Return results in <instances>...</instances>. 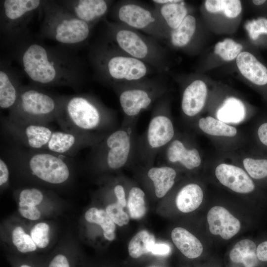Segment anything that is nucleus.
<instances>
[{"instance_id":"f257e3e1","label":"nucleus","mask_w":267,"mask_h":267,"mask_svg":"<svg viewBox=\"0 0 267 267\" xmlns=\"http://www.w3.org/2000/svg\"><path fill=\"white\" fill-rule=\"evenodd\" d=\"M13 44V57L33 85L67 86L75 90L81 85L83 65L73 49L48 46L29 35Z\"/></svg>"},{"instance_id":"f03ea898","label":"nucleus","mask_w":267,"mask_h":267,"mask_svg":"<svg viewBox=\"0 0 267 267\" xmlns=\"http://www.w3.org/2000/svg\"><path fill=\"white\" fill-rule=\"evenodd\" d=\"M56 121L61 130L100 139L117 127L113 112L84 94L62 95Z\"/></svg>"},{"instance_id":"7ed1b4c3","label":"nucleus","mask_w":267,"mask_h":267,"mask_svg":"<svg viewBox=\"0 0 267 267\" xmlns=\"http://www.w3.org/2000/svg\"><path fill=\"white\" fill-rule=\"evenodd\" d=\"M40 35L74 49L86 41L90 26L79 19L57 1L45 0Z\"/></svg>"},{"instance_id":"20e7f679","label":"nucleus","mask_w":267,"mask_h":267,"mask_svg":"<svg viewBox=\"0 0 267 267\" xmlns=\"http://www.w3.org/2000/svg\"><path fill=\"white\" fill-rule=\"evenodd\" d=\"M135 125L121 124L92 146L88 162L104 170H117L135 157Z\"/></svg>"},{"instance_id":"39448f33","label":"nucleus","mask_w":267,"mask_h":267,"mask_svg":"<svg viewBox=\"0 0 267 267\" xmlns=\"http://www.w3.org/2000/svg\"><path fill=\"white\" fill-rule=\"evenodd\" d=\"M8 159V162L47 183L62 184L70 178V161L67 157L47 150L16 147L9 151Z\"/></svg>"},{"instance_id":"423d86ee","label":"nucleus","mask_w":267,"mask_h":267,"mask_svg":"<svg viewBox=\"0 0 267 267\" xmlns=\"http://www.w3.org/2000/svg\"><path fill=\"white\" fill-rule=\"evenodd\" d=\"M62 95H55L33 86H22L18 100L9 111V120L44 125L56 121Z\"/></svg>"},{"instance_id":"0eeeda50","label":"nucleus","mask_w":267,"mask_h":267,"mask_svg":"<svg viewBox=\"0 0 267 267\" xmlns=\"http://www.w3.org/2000/svg\"><path fill=\"white\" fill-rule=\"evenodd\" d=\"M44 2L41 0H1V33L12 44L28 36V25L34 15L41 12Z\"/></svg>"},{"instance_id":"6e6552de","label":"nucleus","mask_w":267,"mask_h":267,"mask_svg":"<svg viewBox=\"0 0 267 267\" xmlns=\"http://www.w3.org/2000/svg\"><path fill=\"white\" fill-rule=\"evenodd\" d=\"M173 122L170 117L159 110L152 116L144 133L137 138L135 157L151 165L157 156L173 140Z\"/></svg>"},{"instance_id":"1a4fd4ad","label":"nucleus","mask_w":267,"mask_h":267,"mask_svg":"<svg viewBox=\"0 0 267 267\" xmlns=\"http://www.w3.org/2000/svg\"><path fill=\"white\" fill-rule=\"evenodd\" d=\"M2 123L4 131L12 139L30 150H46L54 131L49 125L17 123L6 117Z\"/></svg>"},{"instance_id":"9d476101","label":"nucleus","mask_w":267,"mask_h":267,"mask_svg":"<svg viewBox=\"0 0 267 267\" xmlns=\"http://www.w3.org/2000/svg\"><path fill=\"white\" fill-rule=\"evenodd\" d=\"M99 52L96 53L94 58L97 68L112 79L138 80L146 74L145 65L138 59L122 56H109Z\"/></svg>"},{"instance_id":"9b49d317","label":"nucleus","mask_w":267,"mask_h":267,"mask_svg":"<svg viewBox=\"0 0 267 267\" xmlns=\"http://www.w3.org/2000/svg\"><path fill=\"white\" fill-rule=\"evenodd\" d=\"M101 139L63 130L54 131L46 150L66 157H72L81 149L91 147Z\"/></svg>"},{"instance_id":"f8f14e48","label":"nucleus","mask_w":267,"mask_h":267,"mask_svg":"<svg viewBox=\"0 0 267 267\" xmlns=\"http://www.w3.org/2000/svg\"><path fill=\"white\" fill-rule=\"evenodd\" d=\"M119 102L124 114L122 124H136L139 114L151 105L153 97L146 89L140 88L127 89L120 93Z\"/></svg>"},{"instance_id":"ddd939ff","label":"nucleus","mask_w":267,"mask_h":267,"mask_svg":"<svg viewBox=\"0 0 267 267\" xmlns=\"http://www.w3.org/2000/svg\"><path fill=\"white\" fill-rule=\"evenodd\" d=\"M215 175L222 185L234 192L248 193L255 189V184L249 175L237 166L221 164L216 168Z\"/></svg>"},{"instance_id":"4468645a","label":"nucleus","mask_w":267,"mask_h":267,"mask_svg":"<svg viewBox=\"0 0 267 267\" xmlns=\"http://www.w3.org/2000/svg\"><path fill=\"white\" fill-rule=\"evenodd\" d=\"M209 230L214 235H219L228 240L240 230V221L225 208L216 206L211 208L207 214Z\"/></svg>"},{"instance_id":"2eb2a0df","label":"nucleus","mask_w":267,"mask_h":267,"mask_svg":"<svg viewBox=\"0 0 267 267\" xmlns=\"http://www.w3.org/2000/svg\"><path fill=\"white\" fill-rule=\"evenodd\" d=\"M57 2L90 26L104 15L108 7L107 2L104 0H66Z\"/></svg>"},{"instance_id":"dca6fc26","label":"nucleus","mask_w":267,"mask_h":267,"mask_svg":"<svg viewBox=\"0 0 267 267\" xmlns=\"http://www.w3.org/2000/svg\"><path fill=\"white\" fill-rule=\"evenodd\" d=\"M162 153L166 162L172 164H179L187 170L196 168L201 163L198 150L187 147L179 139L174 138L160 153Z\"/></svg>"},{"instance_id":"f3484780","label":"nucleus","mask_w":267,"mask_h":267,"mask_svg":"<svg viewBox=\"0 0 267 267\" xmlns=\"http://www.w3.org/2000/svg\"><path fill=\"white\" fill-rule=\"evenodd\" d=\"M23 85L18 75L7 64L1 62L0 70V107L11 110L16 103Z\"/></svg>"},{"instance_id":"a211bd4d","label":"nucleus","mask_w":267,"mask_h":267,"mask_svg":"<svg viewBox=\"0 0 267 267\" xmlns=\"http://www.w3.org/2000/svg\"><path fill=\"white\" fill-rule=\"evenodd\" d=\"M236 64L241 74L253 84L267 86V67L254 54L240 52L236 57Z\"/></svg>"},{"instance_id":"6ab92c4d","label":"nucleus","mask_w":267,"mask_h":267,"mask_svg":"<svg viewBox=\"0 0 267 267\" xmlns=\"http://www.w3.org/2000/svg\"><path fill=\"white\" fill-rule=\"evenodd\" d=\"M207 95V88L201 80H195L184 89L181 100V109L187 117L198 114L204 106Z\"/></svg>"},{"instance_id":"aec40b11","label":"nucleus","mask_w":267,"mask_h":267,"mask_svg":"<svg viewBox=\"0 0 267 267\" xmlns=\"http://www.w3.org/2000/svg\"><path fill=\"white\" fill-rule=\"evenodd\" d=\"M147 175L153 184L156 196L162 198L174 185L177 172L170 166H152L148 168Z\"/></svg>"},{"instance_id":"412c9836","label":"nucleus","mask_w":267,"mask_h":267,"mask_svg":"<svg viewBox=\"0 0 267 267\" xmlns=\"http://www.w3.org/2000/svg\"><path fill=\"white\" fill-rule=\"evenodd\" d=\"M118 16L122 22L138 29L145 28L155 20L148 10L134 4L122 6L118 10Z\"/></svg>"},{"instance_id":"4be33fe9","label":"nucleus","mask_w":267,"mask_h":267,"mask_svg":"<svg viewBox=\"0 0 267 267\" xmlns=\"http://www.w3.org/2000/svg\"><path fill=\"white\" fill-rule=\"evenodd\" d=\"M172 239L181 253L187 258L195 259L202 253L203 248L201 242L186 229L175 228L171 233Z\"/></svg>"},{"instance_id":"5701e85b","label":"nucleus","mask_w":267,"mask_h":267,"mask_svg":"<svg viewBox=\"0 0 267 267\" xmlns=\"http://www.w3.org/2000/svg\"><path fill=\"white\" fill-rule=\"evenodd\" d=\"M115 40L119 47L132 57L145 58L148 48L144 41L135 33L128 30H120L115 35Z\"/></svg>"},{"instance_id":"b1692460","label":"nucleus","mask_w":267,"mask_h":267,"mask_svg":"<svg viewBox=\"0 0 267 267\" xmlns=\"http://www.w3.org/2000/svg\"><path fill=\"white\" fill-rule=\"evenodd\" d=\"M203 192L196 183H189L182 187L176 198L178 209L183 213H189L196 210L201 204Z\"/></svg>"},{"instance_id":"393cba45","label":"nucleus","mask_w":267,"mask_h":267,"mask_svg":"<svg viewBox=\"0 0 267 267\" xmlns=\"http://www.w3.org/2000/svg\"><path fill=\"white\" fill-rule=\"evenodd\" d=\"M246 108L239 99L230 97L226 98L217 112L218 120L225 123H239L246 117Z\"/></svg>"},{"instance_id":"a878e982","label":"nucleus","mask_w":267,"mask_h":267,"mask_svg":"<svg viewBox=\"0 0 267 267\" xmlns=\"http://www.w3.org/2000/svg\"><path fill=\"white\" fill-rule=\"evenodd\" d=\"M198 124L202 131L210 135L233 137L237 132L234 127L211 116L200 118Z\"/></svg>"},{"instance_id":"bb28decb","label":"nucleus","mask_w":267,"mask_h":267,"mask_svg":"<svg viewBox=\"0 0 267 267\" xmlns=\"http://www.w3.org/2000/svg\"><path fill=\"white\" fill-rule=\"evenodd\" d=\"M155 243L154 235L146 230L136 234L131 240L128 245L129 254L136 259L144 254L150 252L152 246Z\"/></svg>"},{"instance_id":"cd10ccee","label":"nucleus","mask_w":267,"mask_h":267,"mask_svg":"<svg viewBox=\"0 0 267 267\" xmlns=\"http://www.w3.org/2000/svg\"><path fill=\"white\" fill-rule=\"evenodd\" d=\"M196 20L192 15H187L179 26L173 30L171 42L177 47L186 45L191 39L195 31Z\"/></svg>"},{"instance_id":"c85d7f7f","label":"nucleus","mask_w":267,"mask_h":267,"mask_svg":"<svg viewBox=\"0 0 267 267\" xmlns=\"http://www.w3.org/2000/svg\"><path fill=\"white\" fill-rule=\"evenodd\" d=\"M160 11L168 25L173 30L177 28L187 16V9L181 0L163 4Z\"/></svg>"},{"instance_id":"c756f323","label":"nucleus","mask_w":267,"mask_h":267,"mask_svg":"<svg viewBox=\"0 0 267 267\" xmlns=\"http://www.w3.org/2000/svg\"><path fill=\"white\" fill-rule=\"evenodd\" d=\"M205 5L208 11L211 13L222 11L229 18L236 17L242 10L241 3L239 0H207Z\"/></svg>"},{"instance_id":"7c9ffc66","label":"nucleus","mask_w":267,"mask_h":267,"mask_svg":"<svg viewBox=\"0 0 267 267\" xmlns=\"http://www.w3.org/2000/svg\"><path fill=\"white\" fill-rule=\"evenodd\" d=\"M145 193L139 187L134 186L129 191L127 206L130 217L133 219H139L146 213L144 200Z\"/></svg>"},{"instance_id":"2f4dec72","label":"nucleus","mask_w":267,"mask_h":267,"mask_svg":"<svg viewBox=\"0 0 267 267\" xmlns=\"http://www.w3.org/2000/svg\"><path fill=\"white\" fill-rule=\"evenodd\" d=\"M85 218L89 222L100 225L103 229V234L114 232L115 224L106 211L103 209L90 208L85 213Z\"/></svg>"},{"instance_id":"473e14b6","label":"nucleus","mask_w":267,"mask_h":267,"mask_svg":"<svg viewBox=\"0 0 267 267\" xmlns=\"http://www.w3.org/2000/svg\"><path fill=\"white\" fill-rule=\"evenodd\" d=\"M242 48L241 44L231 39L227 38L216 44L214 52L223 60L229 61L236 58Z\"/></svg>"},{"instance_id":"72a5a7b5","label":"nucleus","mask_w":267,"mask_h":267,"mask_svg":"<svg viewBox=\"0 0 267 267\" xmlns=\"http://www.w3.org/2000/svg\"><path fill=\"white\" fill-rule=\"evenodd\" d=\"M243 164L249 176L256 179L267 178V159L246 158Z\"/></svg>"},{"instance_id":"f704fd0d","label":"nucleus","mask_w":267,"mask_h":267,"mask_svg":"<svg viewBox=\"0 0 267 267\" xmlns=\"http://www.w3.org/2000/svg\"><path fill=\"white\" fill-rule=\"evenodd\" d=\"M12 240L17 250L23 253L35 251L37 245L31 235L26 233L21 226L16 227L12 232Z\"/></svg>"},{"instance_id":"c9c22d12","label":"nucleus","mask_w":267,"mask_h":267,"mask_svg":"<svg viewBox=\"0 0 267 267\" xmlns=\"http://www.w3.org/2000/svg\"><path fill=\"white\" fill-rule=\"evenodd\" d=\"M255 243L249 239H243L238 242L230 251L229 257L230 261L237 264L244 257L256 252Z\"/></svg>"},{"instance_id":"e433bc0d","label":"nucleus","mask_w":267,"mask_h":267,"mask_svg":"<svg viewBox=\"0 0 267 267\" xmlns=\"http://www.w3.org/2000/svg\"><path fill=\"white\" fill-rule=\"evenodd\" d=\"M49 225L44 222L36 224L31 230L30 235L37 246L39 248H44L49 244Z\"/></svg>"},{"instance_id":"4c0bfd02","label":"nucleus","mask_w":267,"mask_h":267,"mask_svg":"<svg viewBox=\"0 0 267 267\" xmlns=\"http://www.w3.org/2000/svg\"><path fill=\"white\" fill-rule=\"evenodd\" d=\"M44 199V194L41 190L36 188H25L19 193L18 205L36 206L40 204Z\"/></svg>"},{"instance_id":"58836bf2","label":"nucleus","mask_w":267,"mask_h":267,"mask_svg":"<svg viewBox=\"0 0 267 267\" xmlns=\"http://www.w3.org/2000/svg\"><path fill=\"white\" fill-rule=\"evenodd\" d=\"M105 211L115 224L122 226L128 223L129 216L123 211V207L118 202L108 205Z\"/></svg>"},{"instance_id":"ea45409f","label":"nucleus","mask_w":267,"mask_h":267,"mask_svg":"<svg viewBox=\"0 0 267 267\" xmlns=\"http://www.w3.org/2000/svg\"><path fill=\"white\" fill-rule=\"evenodd\" d=\"M245 28L248 32L250 38L252 40H256L260 35L267 34V19L262 17L249 21L245 24Z\"/></svg>"},{"instance_id":"a19ab883","label":"nucleus","mask_w":267,"mask_h":267,"mask_svg":"<svg viewBox=\"0 0 267 267\" xmlns=\"http://www.w3.org/2000/svg\"><path fill=\"white\" fill-rule=\"evenodd\" d=\"M18 211L23 217L30 220H37L41 216V213L36 206L19 205Z\"/></svg>"},{"instance_id":"79ce46f5","label":"nucleus","mask_w":267,"mask_h":267,"mask_svg":"<svg viewBox=\"0 0 267 267\" xmlns=\"http://www.w3.org/2000/svg\"><path fill=\"white\" fill-rule=\"evenodd\" d=\"M48 267H70V265L67 258L60 254L53 258Z\"/></svg>"},{"instance_id":"37998d69","label":"nucleus","mask_w":267,"mask_h":267,"mask_svg":"<svg viewBox=\"0 0 267 267\" xmlns=\"http://www.w3.org/2000/svg\"><path fill=\"white\" fill-rule=\"evenodd\" d=\"M9 172L8 166L3 158L0 159V185L5 184L8 180Z\"/></svg>"},{"instance_id":"c03bdc74","label":"nucleus","mask_w":267,"mask_h":267,"mask_svg":"<svg viewBox=\"0 0 267 267\" xmlns=\"http://www.w3.org/2000/svg\"><path fill=\"white\" fill-rule=\"evenodd\" d=\"M171 251L169 245L165 243H155L151 247L150 252L154 255H166Z\"/></svg>"},{"instance_id":"a18cd8bd","label":"nucleus","mask_w":267,"mask_h":267,"mask_svg":"<svg viewBox=\"0 0 267 267\" xmlns=\"http://www.w3.org/2000/svg\"><path fill=\"white\" fill-rule=\"evenodd\" d=\"M113 190L117 198V202L124 208L126 206L125 191L124 187L121 184H116L113 187Z\"/></svg>"},{"instance_id":"49530a36","label":"nucleus","mask_w":267,"mask_h":267,"mask_svg":"<svg viewBox=\"0 0 267 267\" xmlns=\"http://www.w3.org/2000/svg\"><path fill=\"white\" fill-rule=\"evenodd\" d=\"M256 253L261 263H267V240L262 242L257 247Z\"/></svg>"},{"instance_id":"de8ad7c7","label":"nucleus","mask_w":267,"mask_h":267,"mask_svg":"<svg viewBox=\"0 0 267 267\" xmlns=\"http://www.w3.org/2000/svg\"><path fill=\"white\" fill-rule=\"evenodd\" d=\"M257 135L260 142L267 147V122L261 124L257 130Z\"/></svg>"},{"instance_id":"09e8293b","label":"nucleus","mask_w":267,"mask_h":267,"mask_svg":"<svg viewBox=\"0 0 267 267\" xmlns=\"http://www.w3.org/2000/svg\"><path fill=\"white\" fill-rule=\"evenodd\" d=\"M181 0H155L153 1L157 3H161L163 4H169L171 3L178 2Z\"/></svg>"},{"instance_id":"8fccbe9b","label":"nucleus","mask_w":267,"mask_h":267,"mask_svg":"<svg viewBox=\"0 0 267 267\" xmlns=\"http://www.w3.org/2000/svg\"><path fill=\"white\" fill-rule=\"evenodd\" d=\"M20 267H32L28 265H22Z\"/></svg>"}]
</instances>
